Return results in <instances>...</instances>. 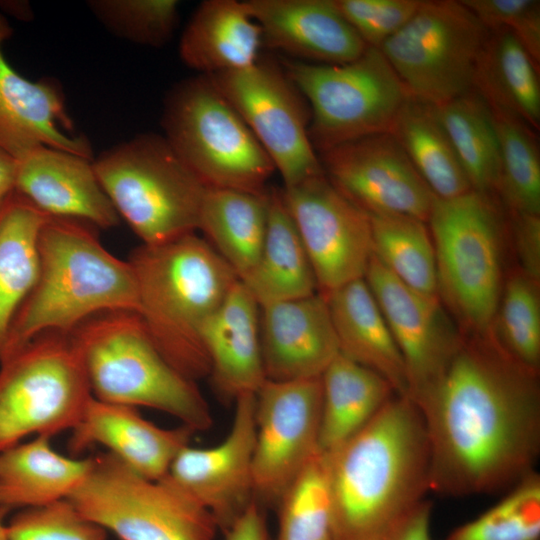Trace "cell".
<instances>
[{
  "mask_svg": "<svg viewBox=\"0 0 540 540\" xmlns=\"http://www.w3.org/2000/svg\"><path fill=\"white\" fill-rule=\"evenodd\" d=\"M440 199L472 190L435 106L409 98L389 131Z\"/></svg>",
  "mask_w": 540,
  "mask_h": 540,
  "instance_id": "d6a6232c",
  "label": "cell"
},
{
  "mask_svg": "<svg viewBox=\"0 0 540 540\" xmlns=\"http://www.w3.org/2000/svg\"><path fill=\"white\" fill-rule=\"evenodd\" d=\"M93 167L117 214L142 244H162L198 230L208 187L164 136L139 134L104 151Z\"/></svg>",
  "mask_w": 540,
  "mask_h": 540,
  "instance_id": "52a82bcc",
  "label": "cell"
},
{
  "mask_svg": "<svg viewBox=\"0 0 540 540\" xmlns=\"http://www.w3.org/2000/svg\"><path fill=\"white\" fill-rule=\"evenodd\" d=\"M7 530L9 540H107L106 531L68 499L23 509L9 521Z\"/></svg>",
  "mask_w": 540,
  "mask_h": 540,
  "instance_id": "60d3db41",
  "label": "cell"
},
{
  "mask_svg": "<svg viewBox=\"0 0 540 540\" xmlns=\"http://www.w3.org/2000/svg\"><path fill=\"white\" fill-rule=\"evenodd\" d=\"M445 540H540V475L523 477L493 507Z\"/></svg>",
  "mask_w": 540,
  "mask_h": 540,
  "instance_id": "f35d334b",
  "label": "cell"
},
{
  "mask_svg": "<svg viewBox=\"0 0 540 540\" xmlns=\"http://www.w3.org/2000/svg\"><path fill=\"white\" fill-rule=\"evenodd\" d=\"M3 10L20 20L28 21L32 18V10L26 1H9L0 4Z\"/></svg>",
  "mask_w": 540,
  "mask_h": 540,
  "instance_id": "c3c4849f",
  "label": "cell"
},
{
  "mask_svg": "<svg viewBox=\"0 0 540 540\" xmlns=\"http://www.w3.org/2000/svg\"><path fill=\"white\" fill-rule=\"evenodd\" d=\"M539 282L519 268L505 278L491 332L521 364L540 371Z\"/></svg>",
  "mask_w": 540,
  "mask_h": 540,
  "instance_id": "8d00e7d4",
  "label": "cell"
},
{
  "mask_svg": "<svg viewBox=\"0 0 540 540\" xmlns=\"http://www.w3.org/2000/svg\"><path fill=\"white\" fill-rule=\"evenodd\" d=\"M310 108L309 137L317 154L387 133L410 98L380 49L368 47L339 65L283 63Z\"/></svg>",
  "mask_w": 540,
  "mask_h": 540,
  "instance_id": "8fae6325",
  "label": "cell"
},
{
  "mask_svg": "<svg viewBox=\"0 0 540 540\" xmlns=\"http://www.w3.org/2000/svg\"><path fill=\"white\" fill-rule=\"evenodd\" d=\"M162 127L176 154L208 188L267 191L273 162L209 76L174 86L164 102Z\"/></svg>",
  "mask_w": 540,
  "mask_h": 540,
  "instance_id": "ba28073f",
  "label": "cell"
},
{
  "mask_svg": "<svg viewBox=\"0 0 540 540\" xmlns=\"http://www.w3.org/2000/svg\"><path fill=\"white\" fill-rule=\"evenodd\" d=\"M324 297L363 279L372 257L370 215L346 198L325 174L281 190Z\"/></svg>",
  "mask_w": 540,
  "mask_h": 540,
  "instance_id": "9a60e30c",
  "label": "cell"
},
{
  "mask_svg": "<svg viewBox=\"0 0 540 540\" xmlns=\"http://www.w3.org/2000/svg\"><path fill=\"white\" fill-rule=\"evenodd\" d=\"M49 217L15 191L0 204V362L13 319L37 280L39 235Z\"/></svg>",
  "mask_w": 540,
  "mask_h": 540,
  "instance_id": "f546056e",
  "label": "cell"
},
{
  "mask_svg": "<svg viewBox=\"0 0 540 540\" xmlns=\"http://www.w3.org/2000/svg\"><path fill=\"white\" fill-rule=\"evenodd\" d=\"M538 67L511 31H490L476 65L473 90L490 107L509 112L534 131L539 130Z\"/></svg>",
  "mask_w": 540,
  "mask_h": 540,
  "instance_id": "1f68e13d",
  "label": "cell"
},
{
  "mask_svg": "<svg viewBox=\"0 0 540 540\" xmlns=\"http://www.w3.org/2000/svg\"><path fill=\"white\" fill-rule=\"evenodd\" d=\"M268 191L263 194L208 188L198 230L243 281L253 271L264 243Z\"/></svg>",
  "mask_w": 540,
  "mask_h": 540,
  "instance_id": "f1b7e54d",
  "label": "cell"
},
{
  "mask_svg": "<svg viewBox=\"0 0 540 540\" xmlns=\"http://www.w3.org/2000/svg\"><path fill=\"white\" fill-rule=\"evenodd\" d=\"M67 499L120 540H214L218 529L210 512L166 477L148 479L110 452L91 457Z\"/></svg>",
  "mask_w": 540,
  "mask_h": 540,
  "instance_id": "30bf717a",
  "label": "cell"
},
{
  "mask_svg": "<svg viewBox=\"0 0 540 540\" xmlns=\"http://www.w3.org/2000/svg\"><path fill=\"white\" fill-rule=\"evenodd\" d=\"M472 190L497 193L500 148L497 130L487 102L471 90L435 106Z\"/></svg>",
  "mask_w": 540,
  "mask_h": 540,
  "instance_id": "836d02e7",
  "label": "cell"
},
{
  "mask_svg": "<svg viewBox=\"0 0 540 540\" xmlns=\"http://www.w3.org/2000/svg\"><path fill=\"white\" fill-rule=\"evenodd\" d=\"M87 6L115 36L149 47L168 43L178 24L176 0H90Z\"/></svg>",
  "mask_w": 540,
  "mask_h": 540,
  "instance_id": "ab89813d",
  "label": "cell"
},
{
  "mask_svg": "<svg viewBox=\"0 0 540 540\" xmlns=\"http://www.w3.org/2000/svg\"><path fill=\"white\" fill-rule=\"evenodd\" d=\"M209 77L268 154L284 187L324 174L309 137L310 108L283 66L260 57L250 67Z\"/></svg>",
  "mask_w": 540,
  "mask_h": 540,
  "instance_id": "4fadbf2b",
  "label": "cell"
},
{
  "mask_svg": "<svg viewBox=\"0 0 540 540\" xmlns=\"http://www.w3.org/2000/svg\"><path fill=\"white\" fill-rule=\"evenodd\" d=\"M489 30L507 29L537 65L540 62V2L537 0H461Z\"/></svg>",
  "mask_w": 540,
  "mask_h": 540,
  "instance_id": "7bdbcfd3",
  "label": "cell"
},
{
  "mask_svg": "<svg viewBox=\"0 0 540 540\" xmlns=\"http://www.w3.org/2000/svg\"><path fill=\"white\" fill-rule=\"evenodd\" d=\"M0 364V452L78 425L92 393L71 332L40 334Z\"/></svg>",
  "mask_w": 540,
  "mask_h": 540,
  "instance_id": "9c48e42d",
  "label": "cell"
},
{
  "mask_svg": "<svg viewBox=\"0 0 540 540\" xmlns=\"http://www.w3.org/2000/svg\"><path fill=\"white\" fill-rule=\"evenodd\" d=\"M364 279L401 353L408 397L414 398L441 374L464 334L438 296L407 286L373 255Z\"/></svg>",
  "mask_w": 540,
  "mask_h": 540,
  "instance_id": "ac0fdd59",
  "label": "cell"
},
{
  "mask_svg": "<svg viewBox=\"0 0 540 540\" xmlns=\"http://www.w3.org/2000/svg\"><path fill=\"white\" fill-rule=\"evenodd\" d=\"M262 46L261 29L245 1L207 0L187 23L179 55L187 67L210 76L252 66Z\"/></svg>",
  "mask_w": 540,
  "mask_h": 540,
  "instance_id": "d4e9b609",
  "label": "cell"
},
{
  "mask_svg": "<svg viewBox=\"0 0 540 540\" xmlns=\"http://www.w3.org/2000/svg\"><path fill=\"white\" fill-rule=\"evenodd\" d=\"M411 399L428 436L430 492L491 494L535 470L539 371L510 356L491 331L464 334L441 374Z\"/></svg>",
  "mask_w": 540,
  "mask_h": 540,
  "instance_id": "6da1fadb",
  "label": "cell"
},
{
  "mask_svg": "<svg viewBox=\"0 0 540 540\" xmlns=\"http://www.w3.org/2000/svg\"><path fill=\"white\" fill-rule=\"evenodd\" d=\"M372 255L401 282L438 296L432 237L426 222L402 215H370Z\"/></svg>",
  "mask_w": 540,
  "mask_h": 540,
  "instance_id": "e575fe53",
  "label": "cell"
},
{
  "mask_svg": "<svg viewBox=\"0 0 540 540\" xmlns=\"http://www.w3.org/2000/svg\"><path fill=\"white\" fill-rule=\"evenodd\" d=\"M255 394L245 393L235 399L232 427L221 443L207 448L185 446L165 476L209 511L224 532L255 500Z\"/></svg>",
  "mask_w": 540,
  "mask_h": 540,
  "instance_id": "e0dca14e",
  "label": "cell"
},
{
  "mask_svg": "<svg viewBox=\"0 0 540 540\" xmlns=\"http://www.w3.org/2000/svg\"><path fill=\"white\" fill-rule=\"evenodd\" d=\"M14 191L50 217L103 229L120 221L93 160L63 150L40 147L17 159Z\"/></svg>",
  "mask_w": 540,
  "mask_h": 540,
  "instance_id": "44dd1931",
  "label": "cell"
},
{
  "mask_svg": "<svg viewBox=\"0 0 540 540\" xmlns=\"http://www.w3.org/2000/svg\"><path fill=\"white\" fill-rule=\"evenodd\" d=\"M255 396L254 496L260 504L277 506L294 479L321 452V377L266 379Z\"/></svg>",
  "mask_w": 540,
  "mask_h": 540,
  "instance_id": "5bb4252c",
  "label": "cell"
},
{
  "mask_svg": "<svg viewBox=\"0 0 540 540\" xmlns=\"http://www.w3.org/2000/svg\"><path fill=\"white\" fill-rule=\"evenodd\" d=\"M490 109L500 148L496 196L509 213L540 215V155L536 131L509 112Z\"/></svg>",
  "mask_w": 540,
  "mask_h": 540,
  "instance_id": "d590c367",
  "label": "cell"
},
{
  "mask_svg": "<svg viewBox=\"0 0 540 540\" xmlns=\"http://www.w3.org/2000/svg\"><path fill=\"white\" fill-rule=\"evenodd\" d=\"M17 159L0 147V204L15 190Z\"/></svg>",
  "mask_w": 540,
  "mask_h": 540,
  "instance_id": "7dc6e473",
  "label": "cell"
},
{
  "mask_svg": "<svg viewBox=\"0 0 540 540\" xmlns=\"http://www.w3.org/2000/svg\"><path fill=\"white\" fill-rule=\"evenodd\" d=\"M241 282L259 306L318 293L310 260L281 190L268 191L262 250L253 271Z\"/></svg>",
  "mask_w": 540,
  "mask_h": 540,
  "instance_id": "83f0119b",
  "label": "cell"
},
{
  "mask_svg": "<svg viewBox=\"0 0 540 540\" xmlns=\"http://www.w3.org/2000/svg\"><path fill=\"white\" fill-rule=\"evenodd\" d=\"M225 535V540H269L262 505L255 499Z\"/></svg>",
  "mask_w": 540,
  "mask_h": 540,
  "instance_id": "bcb514c9",
  "label": "cell"
},
{
  "mask_svg": "<svg viewBox=\"0 0 540 540\" xmlns=\"http://www.w3.org/2000/svg\"><path fill=\"white\" fill-rule=\"evenodd\" d=\"M334 540H379L430 492L422 414L395 394L357 433L323 453Z\"/></svg>",
  "mask_w": 540,
  "mask_h": 540,
  "instance_id": "7a4b0ae2",
  "label": "cell"
},
{
  "mask_svg": "<svg viewBox=\"0 0 540 540\" xmlns=\"http://www.w3.org/2000/svg\"><path fill=\"white\" fill-rule=\"evenodd\" d=\"M318 156L326 178L367 214L410 216L427 223L436 196L389 132Z\"/></svg>",
  "mask_w": 540,
  "mask_h": 540,
  "instance_id": "2e32d148",
  "label": "cell"
},
{
  "mask_svg": "<svg viewBox=\"0 0 540 540\" xmlns=\"http://www.w3.org/2000/svg\"><path fill=\"white\" fill-rule=\"evenodd\" d=\"M508 229L519 261L518 268L540 281V215L509 213Z\"/></svg>",
  "mask_w": 540,
  "mask_h": 540,
  "instance_id": "ee69618b",
  "label": "cell"
},
{
  "mask_svg": "<svg viewBox=\"0 0 540 540\" xmlns=\"http://www.w3.org/2000/svg\"><path fill=\"white\" fill-rule=\"evenodd\" d=\"M260 306L239 280L202 330L216 388L236 399L266 380L260 343Z\"/></svg>",
  "mask_w": 540,
  "mask_h": 540,
  "instance_id": "cb8c5ba5",
  "label": "cell"
},
{
  "mask_svg": "<svg viewBox=\"0 0 540 540\" xmlns=\"http://www.w3.org/2000/svg\"><path fill=\"white\" fill-rule=\"evenodd\" d=\"M263 45L306 63L339 65L368 48L334 0H247Z\"/></svg>",
  "mask_w": 540,
  "mask_h": 540,
  "instance_id": "7402d4cb",
  "label": "cell"
},
{
  "mask_svg": "<svg viewBox=\"0 0 540 540\" xmlns=\"http://www.w3.org/2000/svg\"><path fill=\"white\" fill-rule=\"evenodd\" d=\"M259 324L268 380L319 378L340 353L328 304L320 293L260 306Z\"/></svg>",
  "mask_w": 540,
  "mask_h": 540,
  "instance_id": "ffe728a7",
  "label": "cell"
},
{
  "mask_svg": "<svg viewBox=\"0 0 540 540\" xmlns=\"http://www.w3.org/2000/svg\"><path fill=\"white\" fill-rule=\"evenodd\" d=\"M193 432L185 425L161 428L144 419L134 406L92 396L72 430L69 446L77 453L91 445H102L140 475L160 480L176 455L189 445Z\"/></svg>",
  "mask_w": 540,
  "mask_h": 540,
  "instance_id": "603a6c76",
  "label": "cell"
},
{
  "mask_svg": "<svg viewBox=\"0 0 540 540\" xmlns=\"http://www.w3.org/2000/svg\"><path fill=\"white\" fill-rule=\"evenodd\" d=\"M433 505L429 499L420 503L407 517L379 540H431Z\"/></svg>",
  "mask_w": 540,
  "mask_h": 540,
  "instance_id": "f6af8a7d",
  "label": "cell"
},
{
  "mask_svg": "<svg viewBox=\"0 0 540 540\" xmlns=\"http://www.w3.org/2000/svg\"><path fill=\"white\" fill-rule=\"evenodd\" d=\"M91 457L75 459L55 451L50 438L36 436L0 452V508H35L67 499L79 486Z\"/></svg>",
  "mask_w": 540,
  "mask_h": 540,
  "instance_id": "4316f807",
  "label": "cell"
},
{
  "mask_svg": "<svg viewBox=\"0 0 540 540\" xmlns=\"http://www.w3.org/2000/svg\"><path fill=\"white\" fill-rule=\"evenodd\" d=\"M321 382L322 453L357 433L397 394L381 375L340 353L322 374Z\"/></svg>",
  "mask_w": 540,
  "mask_h": 540,
  "instance_id": "4dcf8cb0",
  "label": "cell"
},
{
  "mask_svg": "<svg viewBox=\"0 0 540 540\" xmlns=\"http://www.w3.org/2000/svg\"><path fill=\"white\" fill-rule=\"evenodd\" d=\"M489 35L461 1L422 0L379 49L411 99L438 106L473 90Z\"/></svg>",
  "mask_w": 540,
  "mask_h": 540,
  "instance_id": "7c38bea8",
  "label": "cell"
},
{
  "mask_svg": "<svg viewBox=\"0 0 540 540\" xmlns=\"http://www.w3.org/2000/svg\"><path fill=\"white\" fill-rule=\"evenodd\" d=\"M9 511L7 508H0V540H9L7 524H5V518Z\"/></svg>",
  "mask_w": 540,
  "mask_h": 540,
  "instance_id": "681fc988",
  "label": "cell"
},
{
  "mask_svg": "<svg viewBox=\"0 0 540 540\" xmlns=\"http://www.w3.org/2000/svg\"><path fill=\"white\" fill-rule=\"evenodd\" d=\"M340 354L385 378L408 396L406 367L383 313L365 279L325 296Z\"/></svg>",
  "mask_w": 540,
  "mask_h": 540,
  "instance_id": "484cf974",
  "label": "cell"
},
{
  "mask_svg": "<svg viewBox=\"0 0 540 540\" xmlns=\"http://www.w3.org/2000/svg\"><path fill=\"white\" fill-rule=\"evenodd\" d=\"M12 34L0 13V147L16 159L50 147L93 160L88 139L75 133L60 85L50 78L30 81L5 58L2 47Z\"/></svg>",
  "mask_w": 540,
  "mask_h": 540,
  "instance_id": "d6986e66",
  "label": "cell"
},
{
  "mask_svg": "<svg viewBox=\"0 0 540 540\" xmlns=\"http://www.w3.org/2000/svg\"><path fill=\"white\" fill-rule=\"evenodd\" d=\"M275 540H334L324 454L318 453L294 479L278 505Z\"/></svg>",
  "mask_w": 540,
  "mask_h": 540,
  "instance_id": "74e56055",
  "label": "cell"
},
{
  "mask_svg": "<svg viewBox=\"0 0 540 540\" xmlns=\"http://www.w3.org/2000/svg\"><path fill=\"white\" fill-rule=\"evenodd\" d=\"M367 47L379 49L416 13L422 0H334Z\"/></svg>",
  "mask_w": 540,
  "mask_h": 540,
  "instance_id": "b9f144b4",
  "label": "cell"
},
{
  "mask_svg": "<svg viewBox=\"0 0 540 540\" xmlns=\"http://www.w3.org/2000/svg\"><path fill=\"white\" fill-rule=\"evenodd\" d=\"M502 207L496 195L470 190L436 197L427 220L438 297L465 335L489 333L496 315L508 228Z\"/></svg>",
  "mask_w": 540,
  "mask_h": 540,
  "instance_id": "8992f818",
  "label": "cell"
},
{
  "mask_svg": "<svg viewBox=\"0 0 540 540\" xmlns=\"http://www.w3.org/2000/svg\"><path fill=\"white\" fill-rule=\"evenodd\" d=\"M71 335L94 398L166 412L194 432L212 426L209 405L196 382L163 357L137 312L96 314Z\"/></svg>",
  "mask_w": 540,
  "mask_h": 540,
  "instance_id": "5b68a950",
  "label": "cell"
},
{
  "mask_svg": "<svg viewBox=\"0 0 540 540\" xmlns=\"http://www.w3.org/2000/svg\"><path fill=\"white\" fill-rule=\"evenodd\" d=\"M127 261L136 282L137 314L158 351L195 382L209 376L201 334L239 281L235 272L195 232L162 244H142Z\"/></svg>",
  "mask_w": 540,
  "mask_h": 540,
  "instance_id": "3957f363",
  "label": "cell"
},
{
  "mask_svg": "<svg viewBox=\"0 0 540 540\" xmlns=\"http://www.w3.org/2000/svg\"><path fill=\"white\" fill-rule=\"evenodd\" d=\"M39 272L10 327L1 361L46 332H71L107 311H138L128 261L107 251L89 224L49 217L38 241Z\"/></svg>",
  "mask_w": 540,
  "mask_h": 540,
  "instance_id": "277c9868",
  "label": "cell"
}]
</instances>
